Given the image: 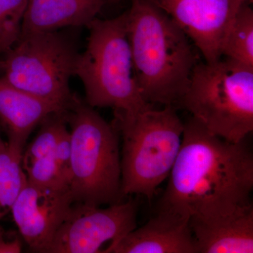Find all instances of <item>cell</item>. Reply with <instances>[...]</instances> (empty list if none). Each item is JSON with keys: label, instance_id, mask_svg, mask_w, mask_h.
Listing matches in <instances>:
<instances>
[{"label": "cell", "instance_id": "cell-24", "mask_svg": "<svg viewBox=\"0 0 253 253\" xmlns=\"http://www.w3.org/2000/svg\"><path fill=\"white\" fill-rule=\"evenodd\" d=\"M106 1H112V2H116V1H121V0H106Z\"/></svg>", "mask_w": 253, "mask_h": 253}, {"label": "cell", "instance_id": "cell-17", "mask_svg": "<svg viewBox=\"0 0 253 253\" xmlns=\"http://www.w3.org/2000/svg\"><path fill=\"white\" fill-rule=\"evenodd\" d=\"M66 110L51 113L41 123V129L22 154V165L52 156L60 138L67 128Z\"/></svg>", "mask_w": 253, "mask_h": 253}, {"label": "cell", "instance_id": "cell-20", "mask_svg": "<svg viewBox=\"0 0 253 253\" xmlns=\"http://www.w3.org/2000/svg\"><path fill=\"white\" fill-rule=\"evenodd\" d=\"M52 157L69 186L71 178V142L70 131L68 129L63 131L53 151Z\"/></svg>", "mask_w": 253, "mask_h": 253}, {"label": "cell", "instance_id": "cell-6", "mask_svg": "<svg viewBox=\"0 0 253 253\" xmlns=\"http://www.w3.org/2000/svg\"><path fill=\"white\" fill-rule=\"evenodd\" d=\"M179 106L214 135L245 141L253 130V67L225 57L198 62Z\"/></svg>", "mask_w": 253, "mask_h": 253}, {"label": "cell", "instance_id": "cell-9", "mask_svg": "<svg viewBox=\"0 0 253 253\" xmlns=\"http://www.w3.org/2000/svg\"><path fill=\"white\" fill-rule=\"evenodd\" d=\"M211 63L222 49L238 11L248 0H154Z\"/></svg>", "mask_w": 253, "mask_h": 253}, {"label": "cell", "instance_id": "cell-13", "mask_svg": "<svg viewBox=\"0 0 253 253\" xmlns=\"http://www.w3.org/2000/svg\"><path fill=\"white\" fill-rule=\"evenodd\" d=\"M63 110L66 109L21 90L0 76V126L10 146L23 152L33 129L50 114Z\"/></svg>", "mask_w": 253, "mask_h": 253}, {"label": "cell", "instance_id": "cell-8", "mask_svg": "<svg viewBox=\"0 0 253 253\" xmlns=\"http://www.w3.org/2000/svg\"><path fill=\"white\" fill-rule=\"evenodd\" d=\"M134 201L106 208L73 204L44 253H104L136 227Z\"/></svg>", "mask_w": 253, "mask_h": 253}, {"label": "cell", "instance_id": "cell-16", "mask_svg": "<svg viewBox=\"0 0 253 253\" xmlns=\"http://www.w3.org/2000/svg\"><path fill=\"white\" fill-rule=\"evenodd\" d=\"M222 57L253 67V11L249 1L236 14L223 46Z\"/></svg>", "mask_w": 253, "mask_h": 253}, {"label": "cell", "instance_id": "cell-12", "mask_svg": "<svg viewBox=\"0 0 253 253\" xmlns=\"http://www.w3.org/2000/svg\"><path fill=\"white\" fill-rule=\"evenodd\" d=\"M199 253H253V204L227 214L191 217Z\"/></svg>", "mask_w": 253, "mask_h": 253}, {"label": "cell", "instance_id": "cell-14", "mask_svg": "<svg viewBox=\"0 0 253 253\" xmlns=\"http://www.w3.org/2000/svg\"><path fill=\"white\" fill-rule=\"evenodd\" d=\"M106 0H28L21 34L87 26Z\"/></svg>", "mask_w": 253, "mask_h": 253}, {"label": "cell", "instance_id": "cell-5", "mask_svg": "<svg viewBox=\"0 0 253 253\" xmlns=\"http://www.w3.org/2000/svg\"><path fill=\"white\" fill-rule=\"evenodd\" d=\"M123 138L121 194L149 201L169 176L180 150L184 123L172 106L136 113H114L112 123Z\"/></svg>", "mask_w": 253, "mask_h": 253}, {"label": "cell", "instance_id": "cell-11", "mask_svg": "<svg viewBox=\"0 0 253 253\" xmlns=\"http://www.w3.org/2000/svg\"><path fill=\"white\" fill-rule=\"evenodd\" d=\"M106 253H199L190 218L159 210L157 215L135 228Z\"/></svg>", "mask_w": 253, "mask_h": 253}, {"label": "cell", "instance_id": "cell-19", "mask_svg": "<svg viewBox=\"0 0 253 253\" xmlns=\"http://www.w3.org/2000/svg\"><path fill=\"white\" fill-rule=\"evenodd\" d=\"M22 167L28 182L31 184L45 187L69 189L67 181L52 156L23 164Z\"/></svg>", "mask_w": 253, "mask_h": 253}, {"label": "cell", "instance_id": "cell-23", "mask_svg": "<svg viewBox=\"0 0 253 253\" xmlns=\"http://www.w3.org/2000/svg\"><path fill=\"white\" fill-rule=\"evenodd\" d=\"M6 142L3 141V139H1V134H0V150L2 149L6 146Z\"/></svg>", "mask_w": 253, "mask_h": 253}, {"label": "cell", "instance_id": "cell-4", "mask_svg": "<svg viewBox=\"0 0 253 253\" xmlns=\"http://www.w3.org/2000/svg\"><path fill=\"white\" fill-rule=\"evenodd\" d=\"M66 116L71 126L68 188L73 203L96 207L119 203L122 194L117 129L76 94Z\"/></svg>", "mask_w": 253, "mask_h": 253}, {"label": "cell", "instance_id": "cell-22", "mask_svg": "<svg viewBox=\"0 0 253 253\" xmlns=\"http://www.w3.org/2000/svg\"><path fill=\"white\" fill-rule=\"evenodd\" d=\"M4 61H3V60H0V75L3 74V72H4Z\"/></svg>", "mask_w": 253, "mask_h": 253}, {"label": "cell", "instance_id": "cell-21", "mask_svg": "<svg viewBox=\"0 0 253 253\" xmlns=\"http://www.w3.org/2000/svg\"><path fill=\"white\" fill-rule=\"evenodd\" d=\"M22 246V241L16 231H6L0 226V253H19Z\"/></svg>", "mask_w": 253, "mask_h": 253}, {"label": "cell", "instance_id": "cell-25", "mask_svg": "<svg viewBox=\"0 0 253 253\" xmlns=\"http://www.w3.org/2000/svg\"><path fill=\"white\" fill-rule=\"evenodd\" d=\"M248 1H249L250 4H253V0H248Z\"/></svg>", "mask_w": 253, "mask_h": 253}, {"label": "cell", "instance_id": "cell-15", "mask_svg": "<svg viewBox=\"0 0 253 253\" xmlns=\"http://www.w3.org/2000/svg\"><path fill=\"white\" fill-rule=\"evenodd\" d=\"M22 154L23 151L7 142L0 150V220L11 212L18 195L27 184Z\"/></svg>", "mask_w": 253, "mask_h": 253}, {"label": "cell", "instance_id": "cell-2", "mask_svg": "<svg viewBox=\"0 0 253 253\" xmlns=\"http://www.w3.org/2000/svg\"><path fill=\"white\" fill-rule=\"evenodd\" d=\"M127 37L134 76L149 104L179 106L197 55L191 40L154 0H131Z\"/></svg>", "mask_w": 253, "mask_h": 253}, {"label": "cell", "instance_id": "cell-3", "mask_svg": "<svg viewBox=\"0 0 253 253\" xmlns=\"http://www.w3.org/2000/svg\"><path fill=\"white\" fill-rule=\"evenodd\" d=\"M127 14L94 18L86 49L79 53L74 76L81 79L86 103L93 108L109 107L114 113H136L153 107L141 96L133 67L127 37Z\"/></svg>", "mask_w": 253, "mask_h": 253}, {"label": "cell", "instance_id": "cell-7", "mask_svg": "<svg viewBox=\"0 0 253 253\" xmlns=\"http://www.w3.org/2000/svg\"><path fill=\"white\" fill-rule=\"evenodd\" d=\"M79 53L74 42L58 31L21 34L4 54L1 78L21 90L67 109L75 96L70 80Z\"/></svg>", "mask_w": 253, "mask_h": 253}, {"label": "cell", "instance_id": "cell-18", "mask_svg": "<svg viewBox=\"0 0 253 253\" xmlns=\"http://www.w3.org/2000/svg\"><path fill=\"white\" fill-rule=\"evenodd\" d=\"M28 0H0V54H6L21 34Z\"/></svg>", "mask_w": 253, "mask_h": 253}, {"label": "cell", "instance_id": "cell-10", "mask_svg": "<svg viewBox=\"0 0 253 253\" xmlns=\"http://www.w3.org/2000/svg\"><path fill=\"white\" fill-rule=\"evenodd\" d=\"M73 204L69 189L45 187L27 181L11 212L31 251L44 253Z\"/></svg>", "mask_w": 253, "mask_h": 253}, {"label": "cell", "instance_id": "cell-1", "mask_svg": "<svg viewBox=\"0 0 253 253\" xmlns=\"http://www.w3.org/2000/svg\"><path fill=\"white\" fill-rule=\"evenodd\" d=\"M159 210L186 217L227 214L252 204L253 155L245 141L229 142L191 117Z\"/></svg>", "mask_w": 253, "mask_h": 253}]
</instances>
